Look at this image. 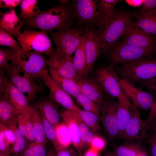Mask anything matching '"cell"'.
<instances>
[{
	"label": "cell",
	"mask_w": 156,
	"mask_h": 156,
	"mask_svg": "<svg viewBox=\"0 0 156 156\" xmlns=\"http://www.w3.org/2000/svg\"><path fill=\"white\" fill-rule=\"evenodd\" d=\"M74 17L71 7L60 4L41 11L32 18L21 20L28 28L51 32L71 28Z\"/></svg>",
	"instance_id": "6da1fadb"
},
{
	"label": "cell",
	"mask_w": 156,
	"mask_h": 156,
	"mask_svg": "<svg viewBox=\"0 0 156 156\" xmlns=\"http://www.w3.org/2000/svg\"><path fill=\"white\" fill-rule=\"evenodd\" d=\"M135 13L116 10L113 18L107 25L103 28L99 29L102 36L100 48L104 55L133 25V19Z\"/></svg>",
	"instance_id": "7a4b0ae2"
},
{
	"label": "cell",
	"mask_w": 156,
	"mask_h": 156,
	"mask_svg": "<svg viewBox=\"0 0 156 156\" xmlns=\"http://www.w3.org/2000/svg\"><path fill=\"white\" fill-rule=\"evenodd\" d=\"M116 71L121 79L140 85L156 77V57L141 58L121 65Z\"/></svg>",
	"instance_id": "3957f363"
},
{
	"label": "cell",
	"mask_w": 156,
	"mask_h": 156,
	"mask_svg": "<svg viewBox=\"0 0 156 156\" xmlns=\"http://www.w3.org/2000/svg\"><path fill=\"white\" fill-rule=\"evenodd\" d=\"M114 66L110 63L98 67L95 71L94 78L103 91L110 96L117 98L119 101L131 104L120 88L119 83L120 78L114 69Z\"/></svg>",
	"instance_id": "277c9868"
},
{
	"label": "cell",
	"mask_w": 156,
	"mask_h": 156,
	"mask_svg": "<svg viewBox=\"0 0 156 156\" xmlns=\"http://www.w3.org/2000/svg\"><path fill=\"white\" fill-rule=\"evenodd\" d=\"M47 60L38 52L25 51L22 49L17 53L16 62L31 78L39 81L45 73L48 71Z\"/></svg>",
	"instance_id": "5b68a950"
},
{
	"label": "cell",
	"mask_w": 156,
	"mask_h": 156,
	"mask_svg": "<svg viewBox=\"0 0 156 156\" xmlns=\"http://www.w3.org/2000/svg\"><path fill=\"white\" fill-rule=\"evenodd\" d=\"M6 72L11 82L26 96L29 103L42 91V86L30 77L16 62H13Z\"/></svg>",
	"instance_id": "8992f818"
},
{
	"label": "cell",
	"mask_w": 156,
	"mask_h": 156,
	"mask_svg": "<svg viewBox=\"0 0 156 156\" xmlns=\"http://www.w3.org/2000/svg\"><path fill=\"white\" fill-rule=\"evenodd\" d=\"M108 59L110 63L121 65L136 61L140 58L150 56L155 51L138 47L122 41L116 42L110 48Z\"/></svg>",
	"instance_id": "52a82bcc"
},
{
	"label": "cell",
	"mask_w": 156,
	"mask_h": 156,
	"mask_svg": "<svg viewBox=\"0 0 156 156\" xmlns=\"http://www.w3.org/2000/svg\"><path fill=\"white\" fill-rule=\"evenodd\" d=\"M17 39L24 51H35L47 56H50L54 51L51 40L45 31L25 29Z\"/></svg>",
	"instance_id": "ba28073f"
},
{
	"label": "cell",
	"mask_w": 156,
	"mask_h": 156,
	"mask_svg": "<svg viewBox=\"0 0 156 156\" xmlns=\"http://www.w3.org/2000/svg\"><path fill=\"white\" fill-rule=\"evenodd\" d=\"M84 48L86 56V66L83 77L88 76L92 71L101 52L100 46L102 36L94 26L85 25Z\"/></svg>",
	"instance_id": "9c48e42d"
},
{
	"label": "cell",
	"mask_w": 156,
	"mask_h": 156,
	"mask_svg": "<svg viewBox=\"0 0 156 156\" xmlns=\"http://www.w3.org/2000/svg\"><path fill=\"white\" fill-rule=\"evenodd\" d=\"M57 48L71 56L79 46L84 35L81 26L50 32Z\"/></svg>",
	"instance_id": "30bf717a"
},
{
	"label": "cell",
	"mask_w": 156,
	"mask_h": 156,
	"mask_svg": "<svg viewBox=\"0 0 156 156\" xmlns=\"http://www.w3.org/2000/svg\"><path fill=\"white\" fill-rule=\"evenodd\" d=\"M73 57L67 55L57 48L47 60L49 69L52 70L62 76L74 80L77 83L79 80L73 62Z\"/></svg>",
	"instance_id": "8fae6325"
},
{
	"label": "cell",
	"mask_w": 156,
	"mask_h": 156,
	"mask_svg": "<svg viewBox=\"0 0 156 156\" xmlns=\"http://www.w3.org/2000/svg\"><path fill=\"white\" fill-rule=\"evenodd\" d=\"M118 101L105 100L101 106L100 121L105 134L111 139L118 138Z\"/></svg>",
	"instance_id": "7c38bea8"
},
{
	"label": "cell",
	"mask_w": 156,
	"mask_h": 156,
	"mask_svg": "<svg viewBox=\"0 0 156 156\" xmlns=\"http://www.w3.org/2000/svg\"><path fill=\"white\" fill-rule=\"evenodd\" d=\"M119 83L124 94L132 100L134 105L144 111L151 109L155 101L151 94L136 87L126 79L120 78Z\"/></svg>",
	"instance_id": "4fadbf2b"
},
{
	"label": "cell",
	"mask_w": 156,
	"mask_h": 156,
	"mask_svg": "<svg viewBox=\"0 0 156 156\" xmlns=\"http://www.w3.org/2000/svg\"><path fill=\"white\" fill-rule=\"evenodd\" d=\"M70 7L74 17L80 24L98 26V12L96 0H73Z\"/></svg>",
	"instance_id": "5bb4252c"
},
{
	"label": "cell",
	"mask_w": 156,
	"mask_h": 156,
	"mask_svg": "<svg viewBox=\"0 0 156 156\" xmlns=\"http://www.w3.org/2000/svg\"><path fill=\"white\" fill-rule=\"evenodd\" d=\"M49 73V71L45 73L42 79L49 89L50 97L65 109L76 110L78 107L75 104L71 96L54 80Z\"/></svg>",
	"instance_id": "9a60e30c"
},
{
	"label": "cell",
	"mask_w": 156,
	"mask_h": 156,
	"mask_svg": "<svg viewBox=\"0 0 156 156\" xmlns=\"http://www.w3.org/2000/svg\"><path fill=\"white\" fill-rule=\"evenodd\" d=\"M122 41L128 44L142 49L156 51V39L134 25L123 37Z\"/></svg>",
	"instance_id": "2e32d148"
},
{
	"label": "cell",
	"mask_w": 156,
	"mask_h": 156,
	"mask_svg": "<svg viewBox=\"0 0 156 156\" xmlns=\"http://www.w3.org/2000/svg\"><path fill=\"white\" fill-rule=\"evenodd\" d=\"M138 108L133 104L131 117L125 133L124 139L126 140L140 141L146 135L148 128L141 119Z\"/></svg>",
	"instance_id": "e0dca14e"
},
{
	"label": "cell",
	"mask_w": 156,
	"mask_h": 156,
	"mask_svg": "<svg viewBox=\"0 0 156 156\" xmlns=\"http://www.w3.org/2000/svg\"><path fill=\"white\" fill-rule=\"evenodd\" d=\"M77 84L81 92L101 106L105 100L104 91L94 78L83 77L79 79Z\"/></svg>",
	"instance_id": "ac0fdd59"
},
{
	"label": "cell",
	"mask_w": 156,
	"mask_h": 156,
	"mask_svg": "<svg viewBox=\"0 0 156 156\" xmlns=\"http://www.w3.org/2000/svg\"><path fill=\"white\" fill-rule=\"evenodd\" d=\"M23 24L16 14L15 9H10L4 13L0 12V29L17 38L22 33Z\"/></svg>",
	"instance_id": "d6986e66"
},
{
	"label": "cell",
	"mask_w": 156,
	"mask_h": 156,
	"mask_svg": "<svg viewBox=\"0 0 156 156\" xmlns=\"http://www.w3.org/2000/svg\"><path fill=\"white\" fill-rule=\"evenodd\" d=\"M60 114L63 122L68 127L73 146L79 156H83V150L82 142L78 126L74 118L73 110L65 109Z\"/></svg>",
	"instance_id": "ffe728a7"
},
{
	"label": "cell",
	"mask_w": 156,
	"mask_h": 156,
	"mask_svg": "<svg viewBox=\"0 0 156 156\" xmlns=\"http://www.w3.org/2000/svg\"><path fill=\"white\" fill-rule=\"evenodd\" d=\"M21 113L5 94L0 95V123L8 128L17 124V118Z\"/></svg>",
	"instance_id": "44dd1931"
},
{
	"label": "cell",
	"mask_w": 156,
	"mask_h": 156,
	"mask_svg": "<svg viewBox=\"0 0 156 156\" xmlns=\"http://www.w3.org/2000/svg\"><path fill=\"white\" fill-rule=\"evenodd\" d=\"M55 103L49 96L40 99L34 105L39 109L41 114L54 127L61 123V118Z\"/></svg>",
	"instance_id": "7402d4cb"
},
{
	"label": "cell",
	"mask_w": 156,
	"mask_h": 156,
	"mask_svg": "<svg viewBox=\"0 0 156 156\" xmlns=\"http://www.w3.org/2000/svg\"><path fill=\"white\" fill-rule=\"evenodd\" d=\"M122 1L120 0H96L98 12V26L99 29L105 27L113 18L116 5Z\"/></svg>",
	"instance_id": "603a6c76"
},
{
	"label": "cell",
	"mask_w": 156,
	"mask_h": 156,
	"mask_svg": "<svg viewBox=\"0 0 156 156\" xmlns=\"http://www.w3.org/2000/svg\"><path fill=\"white\" fill-rule=\"evenodd\" d=\"M134 26L151 35H156V8L150 11L136 12Z\"/></svg>",
	"instance_id": "cb8c5ba5"
},
{
	"label": "cell",
	"mask_w": 156,
	"mask_h": 156,
	"mask_svg": "<svg viewBox=\"0 0 156 156\" xmlns=\"http://www.w3.org/2000/svg\"><path fill=\"white\" fill-rule=\"evenodd\" d=\"M3 94L7 95L10 101L21 113L29 106L26 96L10 80L1 95Z\"/></svg>",
	"instance_id": "d4e9b609"
},
{
	"label": "cell",
	"mask_w": 156,
	"mask_h": 156,
	"mask_svg": "<svg viewBox=\"0 0 156 156\" xmlns=\"http://www.w3.org/2000/svg\"><path fill=\"white\" fill-rule=\"evenodd\" d=\"M31 105L25 111L19 114L17 118L18 128L22 134L30 143L35 142L31 116Z\"/></svg>",
	"instance_id": "484cf974"
},
{
	"label": "cell",
	"mask_w": 156,
	"mask_h": 156,
	"mask_svg": "<svg viewBox=\"0 0 156 156\" xmlns=\"http://www.w3.org/2000/svg\"><path fill=\"white\" fill-rule=\"evenodd\" d=\"M31 106V116L35 142L46 146L47 140L44 132L42 115L38 108L34 105Z\"/></svg>",
	"instance_id": "4316f807"
},
{
	"label": "cell",
	"mask_w": 156,
	"mask_h": 156,
	"mask_svg": "<svg viewBox=\"0 0 156 156\" xmlns=\"http://www.w3.org/2000/svg\"><path fill=\"white\" fill-rule=\"evenodd\" d=\"M118 101L117 117L119 131L118 138L124 139L125 130L131 117L133 104Z\"/></svg>",
	"instance_id": "83f0119b"
},
{
	"label": "cell",
	"mask_w": 156,
	"mask_h": 156,
	"mask_svg": "<svg viewBox=\"0 0 156 156\" xmlns=\"http://www.w3.org/2000/svg\"><path fill=\"white\" fill-rule=\"evenodd\" d=\"M49 74L54 80L66 92L74 99L80 92L77 83L74 80L62 76L49 69Z\"/></svg>",
	"instance_id": "f1b7e54d"
},
{
	"label": "cell",
	"mask_w": 156,
	"mask_h": 156,
	"mask_svg": "<svg viewBox=\"0 0 156 156\" xmlns=\"http://www.w3.org/2000/svg\"><path fill=\"white\" fill-rule=\"evenodd\" d=\"M122 144L115 146L113 151L116 156H139L144 153L138 143L128 140Z\"/></svg>",
	"instance_id": "f546056e"
},
{
	"label": "cell",
	"mask_w": 156,
	"mask_h": 156,
	"mask_svg": "<svg viewBox=\"0 0 156 156\" xmlns=\"http://www.w3.org/2000/svg\"><path fill=\"white\" fill-rule=\"evenodd\" d=\"M73 111L74 118L78 126L84 151L89 146L92 141L97 135L96 133L90 128L82 121L75 111Z\"/></svg>",
	"instance_id": "4dcf8cb0"
},
{
	"label": "cell",
	"mask_w": 156,
	"mask_h": 156,
	"mask_svg": "<svg viewBox=\"0 0 156 156\" xmlns=\"http://www.w3.org/2000/svg\"><path fill=\"white\" fill-rule=\"evenodd\" d=\"M85 36L75 52L73 62L76 68L78 76L80 79L83 77L86 66V56L84 48Z\"/></svg>",
	"instance_id": "1f68e13d"
},
{
	"label": "cell",
	"mask_w": 156,
	"mask_h": 156,
	"mask_svg": "<svg viewBox=\"0 0 156 156\" xmlns=\"http://www.w3.org/2000/svg\"><path fill=\"white\" fill-rule=\"evenodd\" d=\"M36 0H23L21 3L20 14L18 15L21 19L32 18L41 11Z\"/></svg>",
	"instance_id": "d6a6232c"
},
{
	"label": "cell",
	"mask_w": 156,
	"mask_h": 156,
	"mask_svg": "<svg viewBox=\"0 0 156 156\" xmlns=\"http://www.w3.org/2000/svg\"><path fill=\"white\" fill-rule=\"evenodd\" d=\"M82 121L96 133L101 129L100 117L96 114L82 109L79 107L75 110Z\"/></svg>",
	"instance_id": "836d02e7"
},
{
	"label": "cell",
	"mask_w": 156,
	"mask_h": 156,
	"mask_svg": "<svg viewBox=\"0 0 156 156\" xmlns=\"http://www.w3.org/2000/svg\"><path fill=\"white\" fill-rule=\"evenodd\" d=\"M14 132L15 140L11 147V153L14 155L19 156L28 147L30 143L20 132L17 125L8 128Z\"/></svg>",
	"instance_id": "e575fe53"
},
{
	"label": "cell",
	"mask_w": 156,
	"mask_h": 156,
	"mask_svg": "<svg viewBox=\"0 0 156 156\" xmlns=\"http://www.w3.org/2000/svg\"><path fill=\"white\" fill-rule=\"evenodd\" d=\"M77 103L83 109L92 112L100 117L101 106L80 92L75 97Z\"/></svg>",
	"instance_id": "d590c367"
},
{
	"label": "cell",
	"mask_w": 156,
	"mask_h": 156,
	"mask_svg": "<svg viewBox=\"0 0 156 156\" xmlns=\"http://www.w3.org/2000/svg\"><path fill=\"white\" fill-rule=\"evenodd\" d=\"M19 51L11 49H3L0 48V69L6 72L12 64L16 61L17 53Z\"/></svg>",
	"instance_id": "8d00e7d4"
},
{
	"label": "cell",
	"mask_w": 156,
	"mask_h": 156,
	"mask_svg": "<svg viewBox=\"0 0 156 156\" xmlns=\"http://www.w3.org/2000/svg\"><path fill=\"white\" fill-rule=\"evenodd\" d=\"M58 141L62 147H69L72 144V141L67 126L64 122L54 127Z\"/></svg>",
	"instance_id": "74e56055"
},
{
	"label": "cell",
	"mask_w": 156,
	"mask_h": 156,
	"mask_svg": "<svg viewBox=\"0 0 156 156\" xmlns=\"http://www.w3.org/2000/svg\"><path fill=\"white\" fill-rule=\"evenodd\" d=\"M42 116L44 132L47 140L52 144L55 150L61 147L57 138L54 126L42 115Z\"/></svg>",
	"instance_id": "f35d334b"
},
{
	"label": "cell",
	"mask_w": 156,
	"mask_h": 156,
	"mask_svg": "<svg viewBox=\"0 0 156 156\" xmlns=\"http://www.w3.org/2000/svg\"><path fill=\"white\" fill-rule=\"evenodd\" d=\"M46 145L36 143H30L26 149L19 156H47Z\"/></svg>",
	"instance_id": "ab89813d"
},
{
	"label": "cell",
	"mask_w": 156,
	"mask_h": 156,
	"mask_svg": "<svg viewBox=\"0 0 156 156\" xmlns=\"http://www.w3.org/2000/svg\"><path fill=\"white\" fill-rule=\"evenodd\" d=\"M0 45L9 47L11 49L19 51L22 49L18 42L3 29H0Z\"/></svg>",
	"instance_id": "60d3db41"
},
{
	"label": "cell",
	"mask_w": 156,
	"mask_h": 156,
	"mask_svg": "<svg viewBox=\"0 0 156 156\" xmlns=\"http://www.w3.org/2000/svg\"><path fill=\"white\" fill-rule=\"evenodd\" d=\"M0 153H11V148L7 145L5 139L4 125L0 123Z\"/></svg>",
	"instance_id": "b9f144b4"
},
{
	"label": "cell",
	"mask_w": 156,
	"mask_h": 156,
	"mask_svg": "<svg viewBox=\"0 0 156 156\" xmlns=\"http://www.w3.org/2000/svg\"><path fill=\"white\" fill-rule=\"evenodd\" d=\"M55 150L57 156H79L73 146L61 147Z\"/></svg>",
	"instance_id": "7bdbcfd3"
},
{
	"label": "cell",
	"mask_w": 156,
	"mask_h": 156,
	"mask_svg": "<svg viewBox=\"0 0 156 156\" xmlns=\"http://www.w3.org/2000/svg\"><path fill=\"white\" fill-rule=\"evenodd\" d=\"M105 143L104 140L97 134L92 141L89 146L90 147L98 151L104 147Z\"/></svg>",
	"instance_id": "ee69618b"
},
{
	"label": "cell",
	"mask_w": 156,
	"mask_h": 156,
	"mask_svg": "<svg viewBox=\"0 0 156 156\" xmlns=\"http://www.w3.org/2000/svg\"><path fill=\"white\" fill-rule=\"evenodd\" d=\"M21 0H0V7L3 8L14 9L21 4Z\"/></svg>",
	"instance_id": "f6af8a7d"
},
{
	"label": "cell",
	"mask_w": 156,
	"mask_h": 156,
	"mask_svg": "<svg viewBox=\"0 0 156 156\" xmlns=\"http://www.w3.org/2000/svg\"><path fill=\"white\" fill-rule=\"evenodd\" d=\"M156 8V0H144L142 6L139 12H145Z\"/></svg>",
	"instance_id": "bcb514c9"
},
{
	"label": "cell",
	"mask_w": 156,
	"mask_h": 156,
	"mask_svg": "<svg viewBox=\"0 0 156 156\" xmlns=\"http://www.w3.org/2000/svg\"><path fill=\"white\" fill-rule=\"evenodd\" d=\"M150 156H156V132L153 131L148 139Z\"/></svg>",
	"instance_id": "7dc6e473"
},
{
	"label": "cell",
	"mask_w": 156,
	"mask_h": 156,
	"mask_svg": "<svg viewBox=\"0 0 156 156\" xmlns=\"http://www.w3.org/2000/svg\"><path fill=\"white\" fill-rule=\"evenodd\" d=\"M9 81L6 72L0 69V95L2 94Z\"/></svg>",
	"instance_id": "c3c4849f"
},
{
	"label": "cell",
	"mask_w": 156,
	"mask_h": 156,
	"mask_svg": "<svg viewBox=\"0 0 156 156\" xmlns=\"http://www.w3.org/2000/svg\"><path fill=\"white\" fill-rule=\"evenodd\" d=\"M150 110L148 118L144 121L145 125L148 127L151 123L156 118V100L154 101Z\"/></svg>",
	"instance_id": "681fc988"
},
{
	"label": "cell",
	"mask_w": 156,
	"mask_h": 156,
	"mask_svg": "<svg viewBox=\"0 0 156 156\" xmlns=\"http://www.w3.org/2000/svg\"><path fill=\"white\" fill-rule=\"evenodd\" d=\"M150 91L156 93V78L140 84Z\"/></svg>",
	"instance_id": "f907efd6"
},
{
	"label": "cell",
	"mask_w": 156,
	"mask_h": 156,
	"mask_svg": "<svg viewBox=\"0 0 156 156\" xmlns=\"http://www.w3.org/2000/svg\"><path fill=\"white\" fill-rule=\"evenodd\" d=\"M125 1L130 6L138 7L142 5L144 0H126Z\"/></svg>",
	"instance_id": "816d5d0a"
},
{
	"label": "cell",
	"mask_w": 156,
	"mask_h": 156,
	"mask_svg": "<svg viewBox=\"0 0 156 156\" xmlns=\"http://www.w3.org/2000/svg\"><path fill=\"white\" fill-rule=\"evenodd\" d=\"M84 156H99L97 151L94 149L90 147L86 151Z\"/></svg>",
	"instance_id": "f5cc1de1"
},
{
	"label": "cell",
	"mask_w": 156,
	"mask_h": 156,
	"mask_svg": "<svg viewBox=\"0 0 156 156\" xmlns=\"http://www.w3.org/2000/svg\"><path fill=\"white\" fill-rule=\"evenodd\" d=\"M47 156H57L56 151L54 148L50 147Z\"/></svg>",
	"instance_id": "db71d44e"
},
{
	"label": "cell",
	"mask_w": 156,
	"mask_h": 156,
	"mask_svg": "<svg viewBox=\"0 0 156 156\" xmlns=\"http://www.w3.org/2000/svg\"><path fill=\"white\" fill-rule=\"evenodd\" d=\"M153 131L156 132V118L153 121L149 126Z\"/></svg>",
	"instance_id": "11a10c76"
},
{
	"label": "cell",
	"mask_w": 156,
	"mask_h": 156,
	"mask_svg": "<svg viewBox=\"0 0 156 156\" xmlns=\"http://www.w3.org/2000/svg\"><path fill=\"white\" fill-rule=\"evenodd\" d=\"M59 2L60 4L64 5H67L69 2L68 0H60Z\"/></svg>",
	"instance_id": "9f6ffc18"
},
{
	"label": "cell",
	"mask_w": 156,
	"mask_h": 156,
	"mask_svg": "<svg viewBox=\"0 0 156 156\" xmlns=\"http://www.w3.org/2000/svg\"><path fill=\"white\" fill-rule=\"evenodd\" d=\"M104 156H116L113 152L109 151L107 152Z\"/></svg>",
	"instance_id": "6f0895ef"
},
{
	"label": "cell",
	"mask_w": 156,
	"mask_h": 156,
	"mask_svg": "<svg viewBox=\"0 0 156 156\" xmlns=\"http://www.w3.org/2000/svg\"><path fill=\"white\" fill-rule=\"evenodd\" d=\"M10 153H0V156H10Z\"/></svg>",
	"instance_id": "680465c9"
},
{
	"label": "cell",
	"mask_w": 156,
	"mask_h": 156,
	"mask_svg": "<svg viewBox=\"0 0 156 156\" xmlns=\"http://www.w3.org/2000/svg\"><path fill=\"white\" fill-rule=\"evenodd\" d=\"M10 156H16V155H12V156L10 155Z\"/></svg>",
	"instance_id": "91938a15"
}]
</instances>
